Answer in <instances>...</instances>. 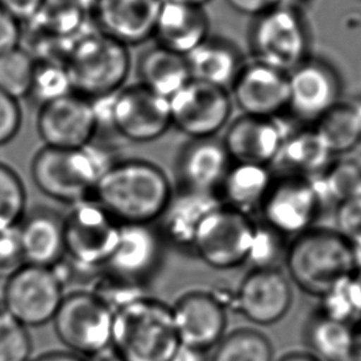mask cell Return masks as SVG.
<instances>
[{"instance_id":"cell-42","label":"cell","mask_w":361,"mask_h":361,"mask_svg":"<svg viewBox=\"0 0 361 361\" xmlns=\"http://www.w3.org/2000/svg\"><path fill=\"white\" fill-rule=\"evenodd\" d=\"M25 264L21 250L19 226L0 231V277L11 276Z\"/></svg>"},{"instance_id":"cell-51","label":"cell","mask_w":361,"mask_h":361,"mask_svg":"<svg viewBox=\"0 0 361 361\" xmlns=\"http://www.w3.org/2000/svg\"><path fill=\"white\" fill-rule=\"evenodd\" d=\"M277 361H321L317 356L308 351H290L286 353Z\"/></svg>"},{"instance_id":"cell-27","label":"cell","mask_w":361,"mask_h":361,"mask_svg":"<svg viewBox=\"0 0 361 361\" xmlns=\"http://www.w3.org/2000/svg\"><path fill=\"white\" fill-rule=\"evenodd\" d=\"M272 180L269 166L233 162L218 191L221 204L250 216L260 208Z\"/></svg>"},{"instance_id":"cell-48","label":"cell","mask_w":361,"mask_h":361,"mask_svg":"<svg viewBox=\"0 0 361 361\" xmlns=\"http://www.w3.org/2000/svg\"><path fill=\"white\" fill-rule=\"evenodd\" d=\"M30 361H85V357L70 350H51L42 353Z\"/></svg>"},{"instance_id":"cell-20","label":"cell","mask_w":361,"mask_h":361,"mask_svg":"<svg viewBox=\"0 0 361 361\" xmlns=\"http://www.w3.org/2000/svg\"><path fill=\"white\" fill-rule=\"evenodd\" d=\"M164 245L155 226H121L116 249L104 270L144 285L160 266Z\"/></svg>"},{"instance_id":"cell-46","label":"cell","mask_w":361,"mask_h":361,"mask_svg":"<svg viewBox=\"0 0 361 361\" xmlns=\"http://www.w3.org/2000/svg\"><path fill=\"white\" fill-rule=\"evenodd\" d=\"M228 4L245 16H260L281 6V0H226Z\"/></svg>"},{"instance_id":"cell-2","label":"cell","mask_w":361,"mask_h":361,"mask_svg":"<svg viewBox=\"0 0 361 361\" xmlns=\"http://www.w3.org/2000/svg\"><path fill=\"white\" fill-rule=\"evenodd\" d=\"M116 161L111 151L94 142L78 149L44 146L31 160V180L42 195L71 207L93 198L98 182Z\"/></svg>"},{"instance_id":"cell-53","label":"cell","mask_w":361,"mask_h":361,"mask_svg":"<svg viewBox=\"0 0 361 361\" xmlns=\"http://www.w3.org/2000/svg\"><path fill=\"white\" fill-rule=\"evenodd\" d=\"M170 1H177V3H183V4H190V6H202L207 3H209L211 0H170Z\"/></svg>"},{"instance_id":"cell-31","label":"cell","mask_w":361,"mask_h":361,"mask_svg":"<svg viewBox=\"0 0 361 361\" xmlns=\"http://www.w3.org/2000/svg\"><path fill=\"white\" fill-rule=\"evenodd\" d=\"M92 0H44L30 26L42 34L60 40L73 41L90 29Z\"/></svg>"},{"instance_id":"cell-19","label":"cell","mask_w":361,"mask_h":361,"mask_svg":"<svg viewBox=\"0 0 361 361\" xmlns=\"http://www.w3.org/2000/svg\"><path fill=\"white\" fill-rule=\"evenodd\" d=\"M233 97L244 116L275 119L288 104V75L255 62L244 66L231 85Z\"/></svg>"},{"instance_id":"cell-17","label":"cell","mask_w":361,"mask_h":361,"mask_svg":"<svg viewBox=\"0 0 361 361\" xmlns=\"http://www.w3.org/2000/svg\"><path fill=\"white\" fill-rule=\"evenodd\" d=\"M180 345L204 354L226 334V308L212 292L188 291L171 306Z\"/></svg>"},{"instance_id":"cell-25","label":"cell","mask_w":361,"mask_h":361,"mask_svg":"<svg viewBox=\"0 0 361 361\" xmlns=\"http://www.w3.org/2000/svg\"><path fill=\"white\" fill-rule=\"evenodd\" d=\"M19 238L29 265L54 267L66 259L63 216L52 209L27 212L19 226Z\"/></svg>"},{"instance_id":"cell-23","label":"cell","mask_w":361,"mask_h":361,"mask_svg":"<svg viewBox=\"0 0 361 361\" xmlns=\"http://www.w3.org/2000/svg\"><path fill=\"white\" fill-rule=\"evenodd\" d=\"M214 193L177 190L156 223L165 244L192 252L193 241L202 221L213 209L221 206Z\"/></svg>"},{"instance_id":"cell-16","label":"cell","mask_w":361,"mask_h":361,"mask_svg":"<svg viewBox=\"0 0 361 361\" xmlns=\"http://www.w3.org/2000/svg\"><path fill=\"white\" fill-rule=\"evenodd\" d=\"M287 75V111L297 121L314 126L339 103L341 80L326 62L308 59Z\"/></svg>"},{"instance_id":"cell-9","label":"cell","mask_w":361,"mask_h":361,"mask_svg":"<svg viewBox=\"0 0 361 361\" xmlns=\"http://www.w3.org/2000/svg\"><path fill=\"white\" fill-rule=\"evenodd\" d=\"M65 286L51 267L25 264L6 277L1 310L26 328L50 323L65 297Z\"/></svg>"},{"instance_id":"cell-10","label":"cell","mask_w":361,"mask_h":361,"mask_svg":"<svg viewBox=\"0 0 361 361\" xmlns=\"http://www.w3.org/2000/svg\"><path fill=\"white\" fill-rule=\"evenodd\" d=\"M114 313L90 290L65 295L52 319L67 350L83 357L111 346Z\"/></svg>"},{"instance_id":"cell-55","label":"cell","mask_w":361,"mask_h":361,"mask_svg":"<svg viewBox=\"0 0 361 361\" xmlns=\"http://www.w3.org/2000/svg\"><path fill=\"white\" fill-rule=\"evenodd\" d=\"M0 311H1V305H0Z\"/></svg>"},{"instance_id":"cell-18","label":"cell","mask_w":361,"mask_h":361,"mask_svg":"<svg viewBox=\"0 0 361 361\" xmlns=\"http://www.w3.org/2000/svg\"><path fill=\"white\" fill-rule=\"evenodd\" d=\"M162 0H92L90 19L97 30L126 47L152 39Z\"/></svg>"},{"instance_id":"cell-44","label":"cell","mask_w":361,"mask_h":361,"mask_svg":"<svg viewBox=\"0 0 361 361\" xmlns=\"http://www.w3.org/2000/svg\"><path fill=\"white\" fill-rule=\"evenodd\" d=\"M23 25L0 6V54L20 46Z\"/></svg>"},{"instance_id":"cell-13","label":"cell","mask_w":361,"mask_h":361,"mask_svg":"<svg viewBox=\"0 0 361 361\" xmlns=\"http://www.w3.org/2000/svg\"><path fill=\"white\" fill-rule=\"evenodd\" d=\"M169 102L171 124L190 140L214 137L226 126L233 108L226 90L193 80Z\"/></svg>"},{"instance_id":"cell-36","label":"cell","mask_w":361,"mask_h":361,"mask_svg":"<svg viewBox=\"0 0 361 361\" xmlns=\"http://www.w3.org/2000/svg\"><path fill=\"white\" fill-rule=\"evenodd\" d=\"M314 180L322 197H329L336 204L361 196V165L355 161H333Z\"/></svg>"},{"instance_id":"cell-4","label":"cell","mask_w":361,"mask_h":361,"mask_svg":"<svg viewBox=\"0 0 361 361\" xmlns=\"http://www.w3.org/2000/svg\"><path fill=\"white\" fill-rule=\"evenodd\" d=\"M111 346L124 361H172L180 348L172 308L137 297L114 312Z\"/></svg>"},{"instance_id":"cell-43","label":"cell","mask_w":361,"mask_h":361,"mask_svg":"<svg viewBox=\"0 0 361 361\" xmlns=\"http://www.w3.org/2000/svg\"><path fill=\"white\" fill-rule=\"evenodd\" d=\"M23 113L19 102L0 90V146L16 139L20 131Z\"/></svg>"},{"instance_id":"cell-35","label":"cell","mask_w":361,"mask_h":361,"mask_svg":"<svg viewBox=\"0 0 361 361\" xmlns=\"http://www.w3.org/2000/svg\"><path fill=\"white\" fill-rule=\"evenodd\" d=\"M35 61L20 46L0 54V90L16 101L29 97Z\"/></svg>"},{"instance_id":"cell-47","label":"cell","mask_w":361,"mask_h":361,"mask_svg":"<svg viewBox=\"0 0 361 361\" xmlns=\"http://www.w3.org/2000/svg\"><path fill=\"white\" fill-rule=\"evenodd\" d=\"M345 286L351 307L356 316L361 318V269H356L350 276L346 279Z\"/></svg>"},{"instance_id":"cell-37","label":"cell","mask_w":361,"mask_h":361,"mask_svg":"<svg viewBox=\"0 0 361 361\" xmlns=\"http://www.w3.org/2000/svg\"><path fill=\"white\" fill-rule=\"evenodd\" d=\"M73 93L70 75L60 62H35L29 97L39 106Z\"/></svg>"},{"instance_id":"cell-24","label":"cell","mask_w":361,"mask_h":361,"mask_svg":"<svg viewBox=\"0 0 361 361\" xmlns=\"http://www.w3.org/2000/svg\"><path fill=\"white\" fill-rule=\"evenodd\" d=\"M156 45L186 57L209 37V20L202 6L162 0L156 19Z\"/></svg>"},{"instance_id":"cell-14","label":"cell","mask_w":361,"mask_h":361,"mask_svg":"<svg viewBox=\"0 0 361 361\" xmlns=\"http://www.w3.org/2000/svg\"><path fill=\"white\" fill-rule=\"evenodd\" d=\"M36 129L44 146L78 149L93 142L99 126L92 102L71 93L40 106Z\"/></svg>"},{"instance_id":"cell-52","label":"cell","mask_w":361,"mask_h":361,"mask_svg":"<svg viewBox=\"0 0 361 361\" xmlns=\"http://www.w3.org/2000/svg\"><path fill=\"white\" fill-rule=\"evenodd\" d=\"M354 331V359L353 361H361V318L355 326H353Z\"/></svg>"},{"instance_id":"cell-5","label":"cell","mask_w":361,"mask_h":361,"mask_svg":"<svg viewBox=\"0 0 361 361\" xmlns=\"http://www.w3.org/2000/svg\"><path fill=\"white\" fill-rule=\"evenodd\" d=\"M65 67L75 94L88 101L113 96L130 73L129 47L90 27L71 45Z\"/></svg>"},{"instance_id":"cell-40","label":"cell","mask_w":361,"mask_h":361,"mask_svg":"<svg viewBox=\"0 0 361 361\" xmlns=\"http://www.w3.org/2000/svg\"><path fill=\"white\" fill-rule=\"evenodd\" d=\"M286 236L274 231L269 226L256 224L255 234L251 244L247 261L252 264L254 269H269L277 267V260L285 259L287 244Z\"/></svg>"},{"instance_id":"cell-41","label":"cell","mask_w":361,"mask_h":361,"mask_svg":"<svg viewBox=\"0 0 361 361\" xmlns=\"http://www.w3.org/2000/svg\"><path fill=\"white\" fill-rule=\"evenodd\" d=\"M336 231L350 243L361 246V196L336 204Z\"/></svg>"},{"instance_id":"cell-50","label":"cell","mask_w":361,"mask_h":361,"mask_svg":"<svg viewBox=\"0 0 361 361\" xmlns=\"http://www.w3.org/2000/svg\"><path fill=\"white\" fill-rule=\"evenodd\" d=\"M203 360V354L196 350H192L190 348L180 345L178 351L176 353L175 357L172 361H202Z\"/></svg>"},{"instance_id":"cell-49","label":"cell","mask_w":361,"mask_h":361,"mask_svg":"<svg viewBox=\"0 0 361 361\" xmlns=\"http://www.w3.org/2000/svg\"><path fill=\"white\" fill-rule=\"evenodd\" d=\"M85 361H124L111 346L88 356Z\"/></svg>"},{"instance_id":"cell-33","label":"cell","mask_w":361,"mask_h":361,"mask_svg":"<svg viewBox=\"0 0 361 361\" xmlns=\"http://www.w3.org/2000/svg\"><path fill=\"white\" fill-rule=\"evenodd\" d=\"M212 361H275L270 338L252 328L226 333L216 348Z\"/></svg>"},{"instance_id":"cell-7","label":"cell","mask_w":361,"mask_h":361,"mask_svg":"<svg viewBox=\"0 0 361 361\" xmlns=\"http://www.w3.org/2000/svg\"><path fill=\"white\" fill-rule=\"evenodd\" d=\"M121 228L93 198L75 203L63 216L66 259L75 271L104 270L116 249Z\"/></svg>"},{"instance_id":"cell-34","label":"cell","mask_w":361,"mask_h":361,"mask_svg":"<svg viewBox=\"0 0 361 361\" xmlns=\"http://www.w3.org/2000/svg\"><path fill=\"white\" fill-rule=\"evenodd\" d=\"M27 213V195L20 175L0 162V231L20 226Z\"/></svg>"},{"instance_id":"cell-11","label":"cell","mask_w":361,"mask_h":361,"mask_svg":"<svg viewBox=\"0 0 361 361\" xmlns=\"http://www.w3.org/2000/svg\"><path fill=\"white\" fill-rule=\"evenodd\" d=\"M255 229L250 216L221 204L202 221L192 252L212 269H236L247 261Z\"/></svg>"},{"instance_id":"cell-12","label":"cell","mask_w":361,"mask_h":361,"mask_svg":"<svg viewBox=\"0 0 361 361\" xmlns=\"http://www.w3.org/2000/svg\"><path fill=\"white\" fill-rule=\"evenodd\" d=\"M322 203L316 180L282 173L274 177L259 211L266 226L283 236H297L314 226Z\"/></svg>"},{"instance_id":"cell-21","label":"cell","mask_w":361,"mask_h":361,"mask_svg":"<svg viewBox=\"0 0 361 361\" xmlns=\"http://www.w3.org/2000/svg\"><path fill=\"white\" fill-rule=\"evenodd\" d=\"M231 164L223 141L216 137L190 140L177 157L178 188L216 195Z\"/></svg>"},{"instance_id":"cell-45","label":"cell","mask_w":361,"mask_h":361,"mask_svg":"<svg viewBox=\"0 0 361 361\" xmlns=\"http://www.w3.org/2000/svg\"><path fill=\"white\" fill-rule=\"evenodd\" d=\"M44 0H0V6L24 25L35 18Z\"/></svg>"},{"instance_id":"cell-26","label":"cell","mask_w":361,"mask_h":361,"mask_svg":"<svg viewBox=\"0 0 361 361\" xmlns=\"http://www.w3.org/2000/svg\"><path fill=\"white\" fill-rule=\"evenodd\" d=\"M191 80L202 83L229 88L243 70L239 51L231 42L208 37L186 56Z\"/></svg>"},{"instance_id":"cell-30","label":"cell","mask_w":361,"mask_h":361,"mask_svg":"<svg viewBox=\"0 0 361 361\" xmlns=\"http://www.w3.org/2000/svg\"><path fill=\"white\" fill-rule=\"evenodd\" d=\"M303 336L312 354L321 361H353L354 359L353 326L333 319L319 310L308 318Z\"/></svg>"},{"instance_id":"cell-3","label":"cell","mask_w":361,"mask_h":361,"mask_svg":"<svg viewBox=\"0 0 361 361\" xmlns=\"http://www.w3.org/2000/svg\"><path fill=\"white\" fill-rule=\"evenodd\" d=\"M283 261L290 281L319 298L356 270L350 243L336 229L323 226L295 236Z\"/></svg>"},{"instance_id":"cell-38","label":"cell","mask_w":361,"mask_h":361,"mask_svg":"<svg viewBox=\"0 0 361 361\" xmlns=\"http://www.w3.org/2000/svg\"><path fill=\"white\" fill-rule=\"evenodd\" d=\"M90 291L109 307L113 313L137 297L146 295L144 285L119 276L109 270H103Z\"/></svg>"},{"instance_id":"cell-6","label":"cell","mask_w":361,"mask_h":361,"mask_svg":"<svg viewBox=\"0 0 361 361\" xmlns=\"http://www.w3.org/2000/svg\"><path fill=\"white\" fill-rule=\"evenodd\" d=\"M90 102L99 128L109 126L124 140L134 144L159 140L172 126L169 99L139 83Z\"/></svg>"},{"instance_id":"cell-1","label":"cell","mask_w":361,"mask_h":361,"mask_svg":"<svg viewBox=\"0 0 361 361\" xmlns=\"http://www.w3.org/2000/svg\"><path fill=\"white\" fill-rule=\"evenodd\" d=\"M160 166L142 159L118 160L103 175L93 195L121 226H155L173 195Z\"/></svg>"},{"instance_id":"cell-54","label":"cell","mask_w":361,"mask_h":361,"mask_svg":"<svg viewBox=\"0 0 361 361\" xmlns=\"http://www.w3.org/2000/svg\"><path fill=\"white\" fill-rule=\"evenodd\" d=\"M281 1H288V3H292V1H305V0H281Z\"/></svg>"},{"instance_id":"cell-39","label":"cell","mask_w":361,"mask_h":361,"mask_svg":"<svg viewBox=\"0 0 361 361\" xmlns=\"http://www.w3.org/2000/svg\"><path fill=\"white\" fill-rule=\"evenodd\" d=\"M32 339L29 328L0 311V361H30Z\"/></svg>"},{"instance_id":"cell-22","label":"cell","mask_w":361,"mask_h":361,"mask_svg":"<svg viewBox=\"0 0 361 361\" xmlns=\"http://www.w3.org/2000/svg\"><path fill=\"white\" fill-rule=\"evenodd\" d=\"M286 135L275 119L243 116L228 128L223 144L233 162L270 166Z\"/></svg>"},{"instance_id":"cell-32","label":"cell","mask_w":361,"mask_h":361,"mask_svg":"<svg viewBox=\"0 0 361 361\" xmlns=\"http://www.w3.org/2000/svg\"><path fill=\"white\" fill-rule=\"evenodd\" d=\"M313 128L331 156L350 152L361 142V103L339 102Z\"/></svg>"},{"instance_id":"cell-29","label":"cell","mask_w":361,"mask_h":361,"mask_svg":"<svg viewBox=\"0 0 361 361\" xmlns=\"http://www.w3.org/2000/svg\"><path fill=\"white\" fill-rule=\"evenodd\" d=\"M331 162L333 156L312 126L287 134L274 164H279L283 173L316 180Z\"/></svg>"},{"instance_id":"cell-15","label":"cell","mask_w":361,"mask_h":361,"mask_svg":"<svg viewBox=\"0 0 361 361\" xmlns=\"http://www.w3.org/2000/svg\"><path fill=\"white\" fill-rule=\"evenodd\" d=\"M291 281L280 269H252L241 280L233 306L241 316L257 326H272L291 310Z\"/></svg>"},{"instance_id":"cell-28","label":"cell","mask_w":361,"mask_h":361,"mask_svg":"<svg viewBox=\"0 0 361 361\" xmlns=\"http://www.w3.org/2000/svg\"><path fill=\"white\" fill-rule=\"evenodd\" d=\"M139 85L157 96L170 99L191 80L186 57L154 46L137 62Z\"/></svg>"},{"instance_id":"cell-8","label":"cell","mask_w":361,"mask_h":361,"mask_svg":"<svg viewBox=\"0 0 361 361\" xmlns=\"http://www.w3.org/2000/svg\"><path fill=\"white\" fill-rule=\"evenodd\" d=\"M251 47L256 62L288 75L310 59L306 23L291 6H276L257 16L251 30Z\"/></svg>"}]
</instances>
